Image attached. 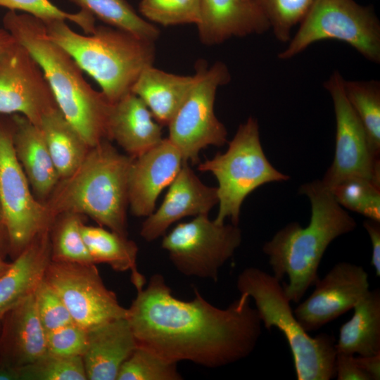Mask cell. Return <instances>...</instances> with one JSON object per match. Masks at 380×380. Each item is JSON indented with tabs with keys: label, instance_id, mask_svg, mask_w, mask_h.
Returning <instances> with one entry per match:
<instances>
[{
	"label": "cell",
	"instance_id": "obj_1",
	"mask_svg": "<svg viewBox=\"0 0 380 380\" xmlns=\"http://www.w3.org/2000/svg\"><path fill=\"white\" fill-rule=\"evenodd\" d=\"M190 301L175 298L163 275H152L137 291L128 319L138 346L177 363L189 361L208 368L248 357L261 334L262 322L245 294L219 308L194 288Z\"/></svg>",
	"mask_w": 380,
	"mask_h": 380
},
{
	"label": "cell",
	"instance_id": "obj_2",
	"mask_svg": "<svg viewBox=\"0 0 380 380\" xmlns=\"http://www.w3.org/2000/svg\"><path fill=\"white\" fill-rule=\"evenodd\" d=\"M2 23L4 28L38 63L58 108L87 144L91 148L108 140L111 103L87 82L72 56L48 37L44 23L30 14L9 10Z\"/></svg>",
	"mask_w": 380,
	"mask_h": 380
},
{
	"label": "cell",
	"instance_id": "obj_3",
	"mask_svg": "<svg viewBox=\"0 0 380 380\" xmlns=\"http://www.w3.org/2000/svg\"><path fill=\"white\" fill-rule=\"evenodd\" d=\"M299 193L311 204L308 226L289 223L262 247L273 275L280 281L288 277L289 283L284 288L289 300L294 303L299 302L319 279L318 267L329 245L357 226L321 180L302 184Z\"/></svg>",
	"mask_w": 380,
	"mask_h": 380
},
{
	"label": "cell",
	"instance_id": "obj_4",
	"mask_svg": "<svg viewBox=\"0 0 380 380\" xmlns=\"http://www.w3.org/2000/svg\"><path fill=\"white\" fill-rule=\"evenodd\" d=\"M132 160L107 139L91 147L78 167L60 179L44 202L52 222L61 214L75 213L127 236L128 176Z\"/></svg>",
	"mask_w": 380,
	"mask_h": 380
},
{
	"label": "cell",
	"instance_id": "obj_5",
	"mask_svg": "<svg viewBox=\"0 0 380 380\" xmlns=\"http://www.w3.org/2000/svg\"><path fill=\"white\" fill-rule=\"evenodd\" d=\"M43 23L48 37L99 84L110 103L130 92L142 70L153 65L154 42L110 26H96L92 34L84 35L65 20Z\"/></svg>",
	"mask_w": 380,
	"mask_h": 380
},
{
	"label": "cell",
	"instance_id": "obj_6",
	"mask_svg": "<svg viewBox=\"0 0 380 380\" xmlns=\"http://www.w3.org/2000/svg\"><path fill=\"white\" fill-rule=\"evenodd\" d=\"M240 294L252 298L259 317L270 331L279 329L291 351L298 380H329L336 377V339L328 334L310 336L296 319L281 281L257 267L238 276Z\"/></svg>",
	"mask_w": 380,
	"mask_h": 380
},
{
	"label": "cell",
	"instance_id": "obj_7",
	"mask_svg": "<svg viewBox=\"0 0 380 380\" xmlns=\"http://www.w3.org/2000/svg\"><path fill=\"white\" fill-rule=\"evenodd\" d=\"M198 170L216 178L219 209L214 221L224 224L227 218L238 225L245 198L259 186L283 182L289 177L277 170L267 158L260 142L259 125L249 117L241 124L227 150L200 163Z\"/></svg>",
	"mask_w": 380,
	"mask_h": 380
},
{
	"label": "cell",
	"instance_id": "obj_8",
	"mask_svg": "<svg viewBox=\"0 0 380 380\" xmlns=\"http://www.w3.org/2000/svg\"><path fill=\"white\" fill-rule=\"evenodd\" d=\"M324 39L345 42L367 60L380 63V22L372 6H362L355 0H314L278 58L290 59Z\"/></svg>",
	"mask_w": 380,
	"mask_h": 380
},
{
	"label": "cell",
	"instance_id": "obj_9",
	"mask_svg": "<svg viewBox=\"0 0 380 380\" xmlns=\"http://www.w3.org/2000/svg\"><path fill=\"white\" fill-rule=\"evenodd\" d=\"M4 116L0 115V203L8 254L15 258L39 233L51 227L52 220L15 156L12 117Z\"/></svg>",
	"mask_w": 380,
	"mask_h": 380
},
{
	"label": "cell",
	"instance_id": "obj_10",
	"mask_svg": "<svg viewBox=\"0 0 380 380\" xmlns=\"http://www.w3.org/2000/svg\"><path fill=\"white\" fill-rule=\"evenodd\" d=\"M195 74L194 84L167 125L169 140L184 161L192 164L198 162L202 149L227 142L226 127L217 118L214 104L218 87L231 80L228 68L220 61L209 68L201 61Z\"/></svg>",
	"mask_w": 380,
	"mask_h": 380
},
{
	"label": "cell",
	"instance_id": "obj_11",
	"mask_svg": "<svg viewBox=\"0 0 380 380\" xmlns=\"http://www.w3.org/2000/svg\"><path fill=\"white\" fill-rule=\"evenodd\" d=\"M241 241L238 225L217 224L205 214L177 224L163 236L161 246L182 274L217 281L220 268Z\"/></svg>",
	"mask_w": 380,
	"mask_h": 380
},
{
	"label": "cell",
	"instance_id": "obj_12",
	"mask_svg": "<svg viewBox=\"0 0 380 380\" xmlns=\"http://www.w3.org/2000/svg\"><path fill=\"white\" fill-rule=\"evenodd\" d=\"M344 78L334 71L324 82L333 101L336 118L335 153L321 180L330 190L351 178H362L380 184L379 153L373 148L360 119L344 91Z\"/></svg>",
	"mask_w": 380,
	"mask_h": 380
},
{
	"label": "cell",
	"instance_id": "obj_13",
	"mask_svg": "<svg viewBox=\"0 0 380 380\" xmlns=\"http://www.w3.org/2000/svg\"><path fill=\"white\" fill-rule=\"evenodd\" d=\"M44 280L61 298L74 323L86 330L127 317V308L106 286L95 264L51 260Z\"/></svg>",
	"mask_w": 380,
	"mask_h": 380
},
{
	"label": "cell",
	"instance_id": "obj_14",
	"mask_svg": "<svg viewBox=\"0 0 380 380\" xmlns=\"http://www.w3.org/2000/svg\"><path fill=\"white\" fill-rule=\"evenodd\" d=\"M56 109L41 67L15 40L0 53V115L20 114L39 128L43 118Z\"/></svg>",
	"mask_w": 380,
	"mask_h": 380
},
{
	"label": "cell",
	"instance_id": "obj_15",
	"mask_svg": "<svg viewBox=\"0 0 380 380\" xmlns=\"http://www.w3.org/2000/svg\"><path fill=\"white\" fill-rule=\"evenodd\" d=\"M314 286L311 295L293 310L308 333L353 309L369 290L365 270L348 262L336 263Z\"/></svg>",
	"mask_w": 380,
	"mask_h": 380
},
{
	"label": "cell",
	"instance_id": "obj_16",
	"mask_svg": "<svg viewBox=\"0 0 380 380\" xmlns=\"http://www.w3.org/2000/svg\"><path fill=\"white\" fill-rule=\"evenodd\" d=\"M184 160L168 138L136 158L128 176V204L132 215L147 217L154 212L161 191L169 186Z\"/></svg>",
	"mask_w": 380,
	"mask_h": 380
},
{
	"label": "cell",
	"instance_id": "obj_17",
	"mask_svg": "<svg viewBox=\"0 0 380 380\" xmlns=\"http://www.w3.org/2000/svg\"><path fill=\"white\" fill-rule=\"evenodd\" d=\"M217 203V187L203 184L184 161L160 207L143 222L140 235L146 241H153L164 236L175 222L187 216L208 215Z\"/></svg>",
	"mask_w": 380,
	"mask_h": 380
},
{
	"label": "cell",
	"instance_id": "obj_18",
	"mask_svg": "<svg viewBox=\"0 0 380 380\" xmlns=\"http://www.w3.org/2000/svg\"><path fill=\"white\" fill-rule=\"evenodd\" d=\"M196 25L201 42L209 46L270 29L255 0H201Z\"/></svg>",
	"mask_w": 380,
	"mask_h": 380
},
{
	"label": "cell",
	"instance_id": "obj_19",
	"mask_svg": "<svg viewBox=\"0 0 380 380\" xmlns=\"http://www.w3.org/2000/svg\"><path fill=\"white\" fill-rule=\"evenodd\" d=\"M51 261L50 228L39 233L0 276V320L34 293Z\"/></svg>",
	"mask_w": 380,
	"mask_h": 380
},
{
	"label": "cell",
	"instance_id": "obj_20",
	"mask_svg": "<svg viewBox=\"0 0 380 380\" xmlns=\"http://www.w3.org/2000/svg\"><path fill=\"white\" fill-rule=\"evenodd\" d=\"M137 347L127 317L87 330V346L82 355L87 379L116 380L122 365Z\"/></svg>",
	"mask_w": 380,
	"mask_h": 380
},
{
	"label": "cell",
	"instance_id": "obj_21",
	"mask_svg": "<svg viewBox=\"0 0 380 380\" xmlns=\"http://www.w3.org/2000/svg\"><path fill=\"white\" fill-rule=\"evenodd\" d=\"M162 127L144 102L132 91L111 103L108 140L115 141L132 158L158 144L163 139Z\"/></svg>",
	"mask_w": 380,
	"mask_h": 380
},
{
	"label": "cell",
	"instance_id": "obj_22",
	"mask_svg": "<svg viewBox=\"0 0 380 380\" xmlns=\"http://www.w3.org/2000/svg\"><path fill=\"white\" fill-rule=\"evenodd\" d=\"M13 121V144L35 197L44 202L60 179L41 129L20 114Z\"/></svg>",
	"mask_w": 380,
	"mask_h": 380
},
{
	"label": "cell",
	"instance_id": "obj_23",
	"mask_svg": "<svg viewBox=\"0 0 380 380\" xmlns=\"http://www.w3.org/2000/svg\"><path fill=\"white\" fill-rule=\"evenodd\" d=\"M4 317L6 319L1 338V359L20 367L47 353L46 332L39 317L34 294Z\"/></svg>",
	"mask_w": 380,
	"mask_h": 380
},
{
	"label": "cell",
	"instance_id": "obj_24",
	"mask_svg": "<svg viewBox=\"0 0 380 380\" xmlns=\"http://www.w3.org/2000/svg\"><path fill=\"white\" fill-rule=\"evenodd\" d=\"M196 80V74L178 75L150 65L142 70L131 91L144 102L158 123L167 125Z\"/></svg>",
	"mask_w": 380,
	"mask_h": 380
},
{
	"label": "cell",
	"instance_id": "obj_25",
	"mask_svg": "<svg viewBox=\"0 0 380 380\" xmlns=\"http://www.w3.org/2000/svg\"><path fill=\"white\" fill-rule=\"evenodd\" d=\"M340 328L336 352L369 356L380 353V291H368Z\"/></svg>",
	"mask_w": 380,
	"mask_h": 380
},
{
	"label": "cell",
	"instance_id": "obj_26",
	"mask_svg": "<svg viewBox=\"0 0 380 380\" xmlns=\"http://www.w3.org/2000/svg\"><path fill=\"white\" fill-rule=\"evenodd\" d=\"M81 232L94 264L105 263L118 272L129 270L137 291L144 287L145 279L137 267L138 246L134 241L101 226L84 223Z\"/></svg>",
	"mask_w": 380,
	"mask_h": 380
},
{
	"label": "cell",
	"instance_id": "obj_27",
	"mask_svg": "<svg viewBox=\"0 0 380 380\" xmlns=\"http://www.w3.org/2000/svg\"><path fill=\"white\" fill-rule=\"evenodd\" d=\"M39 129L60 179L69 176L82 163L91 147L59 108L43 118Z\"/></svg>",
	"mask_w": 380,
	"mask_h": 380
},
{
	"label": "cell",
	"instance_id": "obj_28",
	"mask_svg": "<svg viewBox=\"0 0 380 380\" xmlns=\"http://www.w3.org/2000/svg\"><path fill=\"white\" fill-rule=\"evenodd\" d=\"M109 26L155 42L159 29L139 16L126 0H68Z\"/></svg>",
	"mask_w": 380,
	"mask_h": 380
},
{
	"label": "cell",
	"instance_id": "obj_29",
	"mask_svg": "<svg viewBox=\"0 0 380 380\" xmlns=\"http://www.w3.org/2000/svg\"><path fill=\"white\" fill-rule=\"evenodd\" d=\"M84 218L78 213H65L54 219L50 227L51 260L94 264L81 232Z\"/></svg>",
	"mask_w": 380,
	"mask_h": 380
},
{
	"label": "cell",
	"instance_id": "obj_30",
	"mask_svg": "<svg viewBox=\"0 0 380 380\" xmlns=\"http://www.w3.org/2000/svg\"><path fill=\"white\" fill-rule=\"evenodd\" d=\"M346 96L362 124L374 151L380 153V82L346 80Z\"/></svg>",
	"mask_w": 380,
	"mask_h": 380
},
{
	"label": "cell",
	"instance_id": "obj_31",
	"mask_svg": "<svg viewBox=\"0 0 380 380\" xmlns=\"http://www.w3.org/2000/svg\"><path fill=\"white\" fill-rule=\"evenodd\" d=\"M338 203L368 219L380 221V184L362 178L344 180L331 189Z\"/></svg>",
	"mask_w": 380,
	"mask_h": 380
},
{
	"label": "cell",
	"instance_id": "obj_32",
	"mask_svg": "<svg viewBox=\"0 0 380 380\" xmlns=\"http://www.w3.org/2000/svg\"><path fill=\"white\" fill-rule=\"evenodd\" d=\"M20 380H87L81 356L65 357L45 353L19 367Z\"/></svg>",
	"mask_w": 380,
	"mask_h": 380
},
{
	"label": "cell",
	"instance_id": "obj_33",
	"mask_svg": "<svg viewBox=\"0 0 380 380\" xmlns=\"http://www.w3.org/2000/svg\"><path fill=\"white\" fill-rule=\"evenodd\" d=\"M177 364L137 346L122 365L116 380H180Z\"/></svg>",
	"mask_w": 380,
	"mask_h": 380
},
{
	"label": "cell",
	"instance_id": "obj_34",
	"mask_svg": "<svg viewBox=\"0 0 380 380\" xmlns=\"http://www.w3.org/2000/svg\"><path fill=\"white\" fill-rule=\"evenodd\" d=\"M272 30L275 38L283 43L291 39L293 27L300 24L314 0H255Z\"/></svg>",
	"mask_w": 380,
	"mask_h": 380
},
{
	"label": "cell",
	"instance_id": "obj_35",
	"mask_svg": "<svg viewBox=\"0 0 380 380\" xmlns=\"http://www.w3.org/2000/svg\"><path fill=\"white\" fill-rule=\"evenodd\" d=\"M139 8L148 21L163 26L197 25L201 0H141Z\"/></svg>",
	"mask_w": 380,
	"mask_h": 380
},
{
	"label": "cell",
	"instance_id": "obj_36",
	"mask_svg": "<svg viewBox=\"0 0 380 380\" xmlns=\"http://www.w3.org/2000/svg\"><path fill=\"white\" fill-rule=\"evenodd\" d=\"M0 7L9 11H22L43 22L68 20L78 25L86 34H92L96 27L95 17L89 12L80 9L77 13H68L49 0H0Z\"/></svg>",
	"mask_w": 380,
	"mask_h": 380
},
{
	"label": "cell",
	"instance_id": "obj_37",
	"mask_svg": "<svg viewBox=\"0 0 380 380\" xmlns=\"http://www.w3.org/2000/svg\"><path fill=\"white\" fill-rule=\"evenodd\" d=\"M37 311L46 333L74 323L57 293L44 280L34 293Z\"/></svg>",
	"mask_w": 380,
	"mask_h": 380
},
{
	"label": "cell",
	"instance_id": "obj_38",
	"mask_svg": "<svg viewBox=\"0 0 380 380\" xmlns=\"http://www.w3.org/2000/svg\"><path fill=\"white\" fill-rule=\"evenodd\" d=\"M87 346V330L72 323L46 333L47 352L73 357L84 355Z\"/></svg>",
	"mask_w": 380,
	"mask_h": 380
},
{
	"label": "cell",
	"instance_id": "obj_39",
	"mask_svg": "<svg viewBox=\"0 0 380 380\" xmlns=\"http://www.w3.org/2000/svg\"><path fill=\"white\" fill-rule=\"evenodd\" d=\"M335 370L338 380H371L357 364L353 354L336 352Z\"/></svg>",
	"mask_w": 380,
	"mask_h": 380
},
{
	"label": "cell",
	"instance_id": "obj_40",
	"mask_svg": "<svg viewBox=\"0 0 380 380\" xmlns=\"http://www.w3.org/2000/svg\"><path fill=\"white\" fill-rule=\"evenodd\" d=\"M363 226L372 243L371 263L375 269L376 275L380 277V221L367 219L363 222Z\"/></svg>",
	"mask_w": 380,
	"mask_h": 380
},
{
	"label": "cell",
	"instance_id": "obj_41",
	"mask_svg": "<svg viewBox=\"0 0 380 380\" xmlns=\"http://www.w3.org/2000/svg\"><path fill=\"white\" fill-rule=\"evenodd\" d=\"M359 367L365 372L371 380L380 379V353L369 356L355 357Z\"/></svg>",
	"mask_w": 380,
	"mask_h": 380
},
{
	"label": "cell",
	"instance_id": "obj_42",
	"mask_svg": "<svg viewBox=\"0 0 380 380\" xmlns=\"http://www.w3.org/2000/svg\"><path fill=\"white\" fill-rule=\"evenodd\" d=\"M0 380H20L19 367L1 359Z\"/></svg>",
	"mask_w": 380,
	"mask_h": 380
},
{
	"label": "cell",
	"instance_id": "obj_43",
	"mask_svg": "<svg viewBox=\"0 0 380 380\" xmlns=\"http://www.w3.org/2000/svg\"><path fill=\"white\" fill-rule=\"evenodd\" d=\"M8 253V241L3 224L0 223V262L5 261V255Z\"/></svg>",
	"mask_w": 380,
	"mask_h": 380
},
{
	"label": "cell",
	"instance_id": "obj_44",
	"mask_svg": "<svg viewBox=\"0 0 380 380\" xmlns=\"http://www.w3.org/2000/svg\"><path fill=\"white\" fill-rule=\"evenodd\" d=\"M14 42V38L6 29L0 28V53Z\"/></svg>",
	"mask_w": 380,
	"mask_h": 380
},
{
	"label": "cell",
	"instance_id": "obj_45",
	"mask_svg": "<svg viewBox=\"0 0 380 380\" xmlns=\"http://www.w3.org/2000/svg\"><path fill=\"white\" fill-rule=\"evenodd\" d=\"M8 265L9 262H6V260L0 262V276L5 272Z\"/></svg>",
	"mask_w": 380,
	"mask_h": 380
},
{
	"label": "cell",
	"instance_id": "obj_46",
	"mask_svg": "<svg viewBox=\"0 0 380 380\" xmlns=\"http://www.w3.org/2000/svg\"><path fill=\"white\" fill-rule=\"evenodd\" d=\"M0 223H2V213H1V203H0Z\"/></svg>",
	"mask_w": 380,
	"mask_h": 380
}]
</instances>
